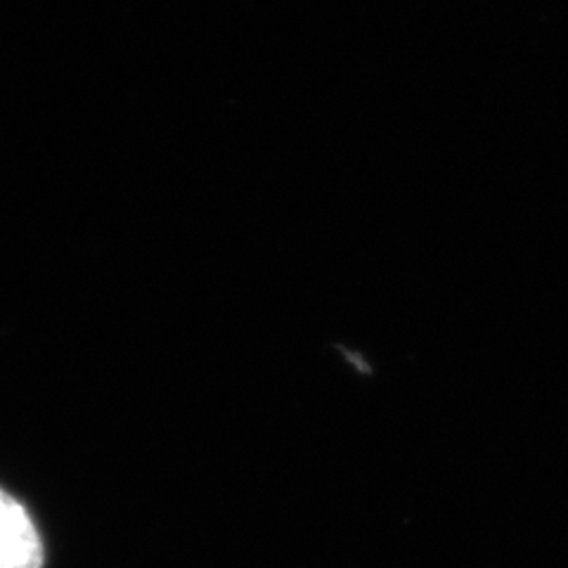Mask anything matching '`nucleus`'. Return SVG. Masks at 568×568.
<instances>
[{"mask_svg":"<svg viewBox=\"0 0 568 568\" xmlns=\"http://www.w3.org/2000/svg\"><path fill=\"white\" fill-rule=\"evenodd\" d=\"M0 568H43V542L29 511L0 490Z\"/></svg>","mask_w":568,"mask_h":568,"instance_id":"1","label":"nucleus"}]
</instances>
